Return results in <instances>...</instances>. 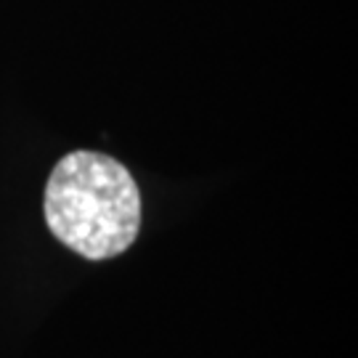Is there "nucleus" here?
Returning a JSON list of instances; mask_svg holds the SVG:
<instances>
[{
    "mask_svg": "<svg viewBox=\"0 0 358 358\" xmlns=\"http://www.w3.org/2000/svg\"><path fill=\"white\" fill-rule=\"evenodd\" d=\"M43 210L53 236L88 260L125 252L141 229V194L130 170L99 152L59 159L45 183Z\"/></svg>",
    "mask_w": 358,
    "mask_h": 358,
    "instance_id": "obj_1",
    "label": "nucleus"
}]
</instances>
